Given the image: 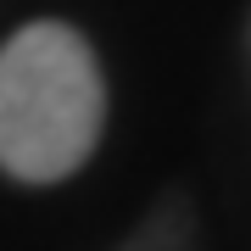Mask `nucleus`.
I'll return each mask as SVG.
<instances>
[{"label":"nucleus","mask_w":251,"mask_h":251,"mask_svg":"<svg viewBox=\"0 0 251 251\" xmlns=\"http://www.w3.org/2000/svg\"><path fill=\"white\" fill-rule=\"evenodd\" d=\"M106 123V84L90 39L67 23H28L0 45V168L56 184L90 162Z\"/></svg>","instance_id":"1"}]
</instances>
